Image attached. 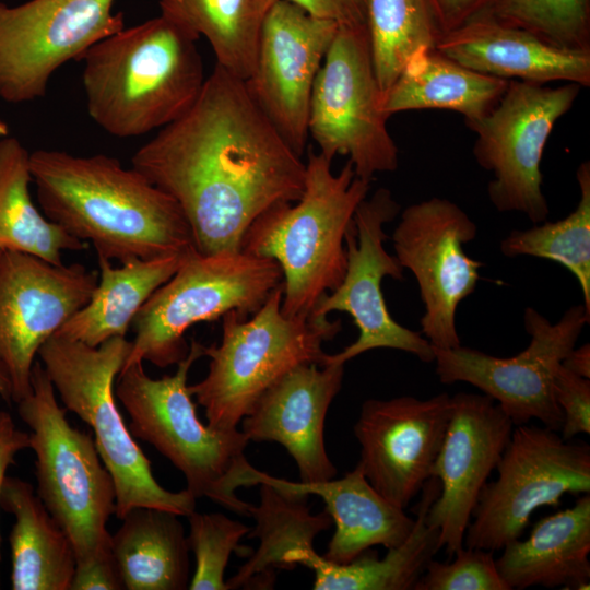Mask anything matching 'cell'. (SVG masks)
Returning <instances> with one entry per match:
<instances>
[{
    "label": "cell",
    "mask_w": 590,
    "mask_h": 590,
    "mask_svg": "<svg viewBox=\"0 0 590 590\" xmlns=\"http://www.w3.org/2000/svg\"><path fill=\"white\" fill-rule=\"evenodd\" d=\"M131 167L177 202L202 255L239 251L260 214L300 198L306 174L245 80L216 63L193 105L142 145Z\"/></svg>",
    "instance_id": "cell-1"
},
{
    "label": "cell",
    "mask_w": 590,
    "mask_h": 590,
    "mask_svg": "<svg viewBox=\"0 0 590 590\" xmlns=\"http://www.w3.org/2000/svg\"><path fill=\"white\" fill-rule=\"evenodd\" d=\"M30 170L45 216L92 243L97 258L122 263L196 249L177 202L115 157L36 150Z\"/></svg>",
    "instance_id": "cell-2"
},
{
    "label": "cell",
    "mask_w": 590,
    "mask_h": 590,
    "mask_svg": "<svg viewBox=\"0 0 590 590\" xmlns=\"http://www.w3.org/2000/svg\"><path fill=\"white\" fill-rule=\"evenodd\" d=\"M198 39L160 14L94 44L82 57L90 117L118 138L177 120L205 81Z\"/></svg>",
    "instance_id": "cell-3"
},
{
    "label": "cell",
    "mask_w": 590,
    "mask_h": 590,
    "mask_svg": "<svg viewBox=\"0 0 590 590\" xmlns=\"http://www.w3.org/2000/svg\"><path fill=\"white\" fill-rule=\"evenodd\" d=\"M331 162L309 148L300 198L266 210L241 240V250L281 267V311L287 318H308L320 297L342 282L345 235L369 191L370 182L355 176L350 161L338 174Z\"/></svg>",
    "instance_id": "cell-4"
},
{
    "label": "cell",
    "mask_w": 590,
    "mask_h": 590,
    "mask_svg": "<svg viewBox=\"0 0 590 590\" xmlns=\"http://www.w3.org/2000/svg\"><path fill=\"white\" fill-rule=\"evenodd\" d=\"M204 345L194 339L173 375L153 379L142 363L121 369L115 396L130 417L133 437L152 445L184 475L196 498L206 497L222 507L249 517L248 504L236 495L241 486L256 484L255 469L246 459L249 439L236 429L204 425L197 415L187 380Z\"/></svg>",
    "instance_id": "cell-5"
},
{
    "label": "cell",
    "mask_w": 590,
    "mask_h": 590,
    "mask_svg": "<svg viewBox=\"0 0 590 590\" xmlns=\"http://www.w3.org/2000/svg\"><path fill=\"white\" fill-rule=\"evenodd\" d=\"M131 349L123 337L98 346L50 337L37 356L67 411L93 430L99 457L113 476L115 515L122 519L135 507H151L187 517L197 498L187 488L170 492L153 476L151 461L133 439L118 409L115 379Z\"/></svg>",
    "instance_id": "cell-6"
},
{
    "label": "cell",
    "mask_w": 590,
    "mask_h": 590,
    "mask_svg": "<svg viewBox=\"0 0 590 590\" xmlns=\"http://www.w3.org/2000/svg\"><path fill=\"white\" fill-rule=\"evenodd\" d=\"M282 298L281 283L251 319L226 312L221 343L204 345L209 371L188 389L204 408L211 427L236 429L257 400L288 371L303 364L323 365L322 343L341 331L340 319L287 318L281 311Z\"/></svg>",
    "instance_id": "cell-7"
},
{
    "label": "cell",
    "mask_w": 590,
    "mask_h": 590,
    "mask_svg": "<svg viewBox=\"0 0 590 590\" xmlns=\"http://www.w3.org/2000/svg\"><path fill=\"white\" fill-rule=\"evenodd\" d=\"M31 381V392L16 405L31 429L36 494L70 538L76 565L106 557L111 554L106 526L116 508L113 476L94 438L67 420L42 363H34Z\"/></svg>",
    "instance_id": "cell-8"
},
{
    "label": "cell",
    "mask_w": 590,
    "mask_h": 590,
    "mask_svg": "<svg viewBox=\"0 0 590 590\" xmlns=\"http://www.w3.org/2000/svg\"><path fill=\"white\" fill-rule=\"evenodd\" d=\"M282 282L281 267L271 258L241 249L216 255L192 249L135 315L134 338L122 368L145 361L158 368L177 365L189 352L185 333L191 326L228 311L246 319Z\"/></svg>",
    "instance_id": "cell-9"
},
{
    "label": "cell",
    "mask_w": 590,
    "mask_h": 590,
    "mask_svg": "<svg viewBox=\"0 0 590 590\" xmlns=\"http://www.w3.org/2000/svg\"><path fill=\"white\" fill-rule=\"evenodd\" d=\"M467 528L463 546L489 552L520 539L532 514L565 494L590 493V446L546 426L517 425Z\"/></svg>",
    "instance_id": "cell-10"
},
{
    "label": "cell",
    "mask_w": 590,
    "mask_h": 590,
    "mask_svg": "<svg viewBox=\"0 0 590 590\" xmlns=\"http://www.w3.org/2000/svg\"><path fill=\"white\" fill-rule=\"evenodd\" d=\"M380 101L367 25L339 26L314 83L308 135L326 157L347 156L367 182L399 164Z\"/></svg>",
    "instance_id": "cell-11"
},
{
    "label": "cell",
    "mask_w": 590,
    "mask_h": 590,
    "mask_svg": "<svg viewBox=\"0 0 590 590\" xmlns=\"http://www.w3.org/2000/svg\"><path fill=\"white\" fill-rule=\"evenodd\" d=\"M581 86L556 87L510 80L497 105L468 126L475 134L473 155L492 172L491 203L499 212H520L533 224L546 220L541 162L555 123L570 110Z\"/></svg>",
    "instance_id": "cell-12"
},
{
    "label": "cell",
    "mask_w": 590,
    "mask_h": 590,
    "mask_svg": "<svg viewBox=\"0 0 590 590\" xmlns=\"http://www.w3.org/2000/svg\"><path fill=\"white\" fill-rule=\"evenodd\" d=\"M590 314L583 304L571 306L555 323L527 307L523 326L530 335L526 350L512 357H497L459 345L434 347L440 382H467L499 404L514 425L535 418L560 430L563 413L554 396V373L576 346Z\"/></svg>",
    "instance_id": "cell-13"
},
{
    "label": "cell",
    "mask_w": 590,
    "mask_h": 590,
    "mask_svg": "<svg viewBox=\"0 0 590 590\" xmlns=\"http://www.w3.org/2000/svg\"><path fill=\"white\" fill-rule=\"evenodd\" d=\"M401 206L387 188L377 189L356 208L345 235L346 270L340 285L320 297L309 317L328 318L332 311L349 314L358 329L355 342L340 353L327 354L323 364H345L375 349L411 353L425 363L434 361V349L421 332L398 323L390 315L381 282L385 276L403 280L404 269L385 248V224Z\"/></svg>",
    "instance_id": "cell-14"
},
{
    "label": "cell",
    "mask_w": 590,
    "mask_h": 590,
    "mask_svg": "<svg viewBox=\"0 0 590 590\" xmlns=\"http://www.w3.org/2000/svg\"><path fill=\"white\" fill-rule=\"evenodd\" d=\"M476 233L475 223L458 204L438 197L406 206L392 233L394 256L413 273L424 304L421 333L434 347L461 345L457 308L475 291L483 267L463 246Z\"/></svg>",
    "instance_id": "cell-15"
},
{
    "label": "cell",
    "mask_w": 590,
    "mask_h": 590,
    "mask_svg": "<svg viewBox=\"0 0 590 590\" xmlns=\"http://www.w3.org/2000/svg\"><path fill=\"white\" fill-rule=\"evenodd\" d=\"M115 1L31 0L12 8L0 2V97H43L58 68L125 27Z\"/></svg>",
    "instance_id": "cell-16"
},
{
    "label": "cell",
    "mask_w": 590,
    "mask_h": 590,
    "mask_svg": "<svg viewBox=\"0 0 590 590\" xmlns=\"http://www.w3.org/2000/svg\"><path fill=\"white\" fill-rule=\"evenodd\" d=\"M96 271L80 263L51 264L19 251L0 255V367L12 402L32 390L40 346L90 300Z\"/></svg>",
    "instance_id": "cell-17"
},
{
    "label": "cell",
    "mask_w": 590,
    "mask_h": 590,
    "mask_svg": "<svg viewBox=\"0 0 590 590\" xmlns=\"http://www.w3.org/2000/svg\"><path fill=\"white\" fill-rule=\"evenodd\" d=\"M339 25L290 0L267 14L247 90L278 132L302 156L308 140L315 80Z\"/></svg>",
    "instance_id": "cell-18"
},
{
    "label": "cell",
    "mask_w": 590,
    "mask_h": 590,
    "mask_svg": "<svg viewBox=\"0 0 590 590\" xmlns=\"http://www.w3.org/2000/svg\"><path fill=\"white\" fill-rule=\"evenodd\" d=\"M451 411V397L369 399L354 425L361 465L373 487L405 509L432 476Z\"/></svg>",
    "instance_id": "cell-19"
},
{
    "label": "cell",
    "mask_w": 590,
    "mask_h": 590,
    "mask_svg": "<svg viewBox=\"0 0 590 590\" xmlns=\"http://www.w3.org/2000/svg\"><path fill=\"white\" fill-rule=\"evenodd\" d=\"M514 423L482 393L451 397L448 426L432 468L440 491L426 515L439 531L440 548L453 556L463 546L479 496L509 441Z\"/></svg>",
    "instance_id": "cell-20"
},
{
    "label": "cell",
    "mask_w": 590,
    "mask_h": 590,
    "mask_svg": "<svg viewBox=\"0 0 590 590\" xmlns=\"http://www.w3.org/2000/svg\"><path fill=\"white\" fill-rule=\"evenodd\" d=\"M344 364H303L279 379L241 420L250 440L276 441L297 464L300 482L331 480L337 469L324 447V421L339 393Z\"/></svg>",
    "instance_id": "cell-21"
},
{
    "label": "cell",
    "mask_w": 590,
    "mask_h": 590,
    "mask_svg": "<svg viewBox=\"0 0 590 590\" xmlns=\"http://www.w3.org/2000/svg\"><path fill=\"white\" fill-rule=\"evenodd\" d=\"M435 48L471 70L495 78L590 85V50L554 47L488 14L447 32Z\"/></svg>",
    "instance_id": "cell-22"
},
{
    "label": "cell",
    "mask_w": 590,
    "mask_h": 590,
    "mask_svg": "<svg viewBox=\"0 0 590 590\" xmlns=\"http://www.w3.org/2000/svg\"><path fill=\"white\" fill-rule=\"evenodd\" d=\"M257 485L268 484L296 495H317L335 524L323 557L347 564L374 545L387 550L399 546L409 536L414 519L390 503L368 482L361 465L339 480L316 483L292 482L257 471Z\"/></svg>",
    "instance_id": "cell-23"
},
{
    "label": "cell",
    "mask_w": 590,
    "mask_h": 590,
    "mask_svg": "<svg viewBox=\"0 0 590 590\" xmlns=\"http://www.w3.org/2000/svg\"><path fill=\"white\" fill-rule=\"evenodd\" d=\"M496 559L510 590L532 586L590 588V495L538 521L528 539L515 540Z\"/></svg>",
    "instance_id": "cell-24"
},
{
    "label": "cell",
    "mask_w": 590,
    "mask_h": 590,
    "mask_svg": "<svg viewBox=\"0 0 590 590\" xmlns=\"http://www.w3.org/2000/svg\"><path fill=\"white\" fill-rule=\"evenodd\" d=\"M509 81L476 72L436 48L424 47L410 57L381 97L380 109L388 117L406 110H450L470 126L497 105Z\"/></svg>",
    "instance_id": "cell-25"
},
{
    "label": "cell",
    "mask_w": 590,
    "mask_h": 590,
    "mask_svg": "<svg viewBox=\"0 0 590 590\" xmlns=\"http://www.w3.org/2000/svg\"><path fill=\"white\" fill-rule=\"evenodd\" d=\"M0 507L15 518L10 532L13 590H70L75 571L74 548L50 516L33 485L7 476Z\"/></svg>",
    "instance_id": "cell-26"
},
{
    "label": "cell",
    "mask_w": 590,
    "mask_h": 590,
    "mask_svg": "<svg viewBox=\"0 0 590 590\" xmlns=\"http://www.w3.org/2000/svg\"><path fill=\"white\" fill-rule=\"evenodd\" d=\"M440 491L430 476L421 489L414 508V526L408 539L388 550L381 559L362 554L347 564H338L309 547L298 564L314 571L315 590H414L428 563L440 550L439 531L426 522V515Z\"/></svg>",
    "instance_id": "cell-27"
},
{
    "label": "cell",
    "mask_w": 590,
    "mask_h": 590,
    "mask_svg": "<svg viewBox=\"0 0 590 590\" xmlns=\"http://www.w3.org/2000/svg\"><path fill=\"white\" fill-rule=\"evenodd\" d=\"M111 535L110 550L127 590H184L190 582L189 544L178 515L135 507Z\"/></svg>",
    "instance_id": "cell-28"
},
{
    "label": "cell",
    "mask_w": 590,
    "mask_h": 590,
    "mask_svg": "<svg viewBox=\"0 0 590 590\" xmlns=\"http://www.w3.org/2000/svg\"><path fill=\"white\" fill-rule=\"evenodd\" d=\"M187 253L152 260L133 259L120 267L98 258L99 276L88 303L55 335L90 346H98L115 337L125 338L140 308L173 276Z\"/></svg>",
    "instance_id": "cell-29"
},
{
    "label": "cell",
    "mask_w": 590,
    "mask_h": 590,
    "mask_svg": "<svg viewBox=\"0 0 590 590\" xmlns=\"http://www.w3.org/2000/svg\"><path fill=\"white\" fill-rule=\"evenodd\" d=\"M30 153L12 137L0 140V250L19 251L63 264V250L88 247L44 216L33 203Z\"/></svg>",
    "instance_id": "cell-30"
},
{
    "label": "cell",
    "mask_w": 590,
    "mask_h": 590,
    "mask_svg": "<svg viewBox=\"0 0 590 590\" xmlns=\"http://www.w3.org/2000/svg\"><path fill=\"white\" fill-rule=\"evenodd\" d=\"M276 0H158L161 15L197 38L205 37L216 64L247 80L261 28Z\"/></svg>",
    "instance_id": "cell-31"
},
{
    "label": "cell",
    "mask_w": 590,
    "mask_h": 590,
    "mask_svg": "<svg viewBox=\"0 0 590 590\" xmlns=\"http://www.w3.org/2000/svg\"><path fill=\"white\" fill-rule=\"evenodd\" d=\"M260 503L251 505L249 517L256 527L247 534L260 540L258 550L239 567L227 581L228 589L248 585L257 575L271 574L273 568H282L284 556L305 541H314L329 529L332 518L324 510L311 515L306 504L307 496L285 494L278 488L260 484Z\"/></svg>",
    "instance_id": "cell-32"
},
{
    "label": "cell",
    "mask_w": 590,
    "mask_h": 590,
    "mask_svg": "<svg viewBox=\"0 0 590 590\" xmlns=\"http://www.w3.org/2000/svg\"><path fill=\"white\" fill-rule=\"evenodd\" d=\"M367 30L381 97L410 57L445 34L430 0H368Z\"/></svg>",
    "instance_id": "cell-33"
},
{
    "label": "cell",
    "mask_w": 590,
    "mask_h": 590,
    "mask_svg": "<svg viewBox=\"0 0 590 590\" xmlns=\"http://www.w3.org/2000/svg\"><path fill=\"white\" fill-rule=\"evenodd\" d=\"M580 190L573 212L556 222H542L515 229L500 241L506 257L532 256L562 264L577 279L583 306L590 314V162L576 170Z\"/></svg>",
    "instance_id": "cell-34"
},
{
    "label": "cell",
    "mask_w": 590,
    "mask_h": 590,
    "mask_svg": "<svg viewBox=\"0 0 590 590\" xmlns=\"http://www.w3.org/2000/svg\"><path fill=\"white\" fill-rule=\"evenodd\" d=\"M566 50H590V0H497L483 13Z\"/></svg>",
    "instance_id": "cell-35"
},
{
    "label": "cell",
    "mask_w": 590,
    "mask_h": 590,
    "mask_svg": "<svg viewBox=\"0 0 590 590\" xmlns=\"http://www.w3.org/2000/svg\"><path fill=\"white\" fill-rule=\"evenodd\" d=\"M189 521V548L194 554L196 567L190 590H227L224 571L231 554L239 550V541L250 528L223 514L192 511Z\"/></svg>",
    "instance_id": "cell-36"
},
{
    "label": "cell",
    "mask_w": 590,
    "mask_h": 590,
    "mask_svg": "<svg viewBox=\"0 0 590 590\" xmlns=\"http://www.w3.org/2000/svg\"><path fill=\"white\" fill-rule=\"evenodd\" d=\"M453 556L450 563L433 558L414 590H510L493 552L462 546Z\"/></svg>",
    "instance_id": "cell-37"
},
{
    "label": "cell",
    "mask_w": 590,
    "mask_h": 590,
    "mask_svg": "<svg viewBox=\"0 0 590 590\" xmlns=\"http://www.w3.org/2000/svg\"><path fill=\"white\" fill-rule=\"evenodd\" d=\"M554 396L563 413L559 434L571 440L578 434H590V379L580 377L560 364L554 373Z\"/></svg>",
    "instance_id": "cell-38"
},
{
    "label": "cell",
    "mask_w": 590,
    "mask_h": 590,
    "mask_svg": "<svg viewBox=\"0 0 590 590\" xmlns=\"http://www.w3.org/2000/svg\"><path fill=\"white\" fill-rule=\"evenodd\" d=\"M312 15L339 26L367 25L368 0H290Z\"/></svg>",
    "instance_id": "cell-39"
},
{
    "label": "cell",
    "mask_w": 590,
    "mask_h": 590,
    "mask_svg": "<svg viewBox=\"0 0 590 590\" xmlns=\"http://www.w3.org/2000/svg\"><path fill=\"white\" fill-rule=\"evenodd\" d=\"M123 582L113 554L76 565L70 590H121Z\"/></svg>",
    "instance_id": "cell-40"
},
{
    "label": "cell",
    "mask_w": 590,
    "mask_h": 590,
    "mask_svg": "<svg viewBox=\"0 0 590 590\" xmlns=\"http://www.w3.org/2000/svg\"><path fill=\"white\" fill-rule=\"evenodd\" d=\"M444 33L487 12L497 0H430Z\"/></svg>",
    "instance_id": "cell-41"
},
{
    "label": "cell",
    "mask_w": 590,
    "mask_h": 590,
    "mask_svg": "<svg viewBox=\"0 0 590 590\" xmlns=\"http://www.w3.org/2000/svg\"><path fill=\"white\" fill-rule=\"evenodd\" d=\"M28 447L30 434L17 428L10 413L0 410V497L9 467L15 464L16 455Z\"/></svg>",
    "instance_id": "cell-42"
},
{
    "label": "cell",
    "mask_w": 590,
    "mask_h": 590,
    "mask_svg": "<svg viewBox=\"0 0 590 590\" xmlns=\"http://www.w3.org/2000/svg\"><path fill=\"white\" fill-rule=\"evenodd\" d=\"M562 365L567 370L590 379V345L586 343L574 347L563 359Z\"/></svg>",
    "instance_id": "cell-43"
},
{
    "label": "cell",
    "mask_w": 590,
    "mask_h": 590,
    "mask_svg": "<svg viewBox=\"0 0 590 590\" xmlns=\"http://www.w3.org/2000/svg\"><path fill=\"white\" fill-rule=\"evenodd\" d=\"M0 398L7 401L8 403L12 402L11 384L8 376L5 375V373L3 371L1 367H0Z\"/></svg>",
    "instance_id": "cell-44"
},
{
    "label": "cell",
    "mask_w": 590,
    "mask_h": 590,
    "mask_svg": "<svg viewBox=\"0 0 590 590\" xmlns=\"http://www.w3.org/2000/svg\"><path fill=\"white\" fill-rule=\"evenodd\" d=\"M8 132L9 130L7 123L0 120V137H7Z\"/></svg>",
    "instance_id": "cell-45"
},
{
    "label": "cell",
    "mask_w": 590,
    "mask_h": 590,
    "mask_svg": "<svg viewBox=\"0 0 590 590\" xmlns=\"http://www.w3.org/2000/svg\"><path fill=\"white\" fill-rule=\"evenodd\" d=\"M2 250H0V255H1Z\"/></svg>",
    "instance_id": "cell-46"
}]
</instances>
